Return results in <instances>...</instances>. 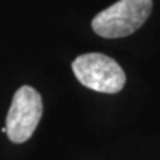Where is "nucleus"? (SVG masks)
<instances>
[{"instance_id": "obj_1", "label": "nucleus", "mask_w": 160, "mask_h": 160, "mask_svg": "<svg viewBox=\"0 0 160 160\" xmlns=\"http://www.w3.org/2000/svg\"><path fill=\"white\" fill-rule=\"evenodd\" d=\"M152 11V0H119L98 13L92 29L106 39L124 38L146 23Z\"/></svg>"}, {"instance_id": "obj_2", "label": "nucleus", "mask_w": 160, "mask_h": 160, "mask_svg": "<svg viewBox=\"0 0 160 160\" xmlns=\"http://www.w3.org/2000/svg\"><path fill=\"white\" fill-rule=\"evenodd\" d=\"M75 76L84 87L98 92L116 93L126 84V73L122 67L103 53H84L72 63Z\"/></svg>"}, {"instance_id": "obj_3", "label": "nucleus", "mask_w": 160, "mask_h": 160, "mask_svg": "<svg viewBox=\"0 0 160 160\" xmlns=\"http://www.w3.org/2000/svg\"><path fill=\"white\" fill-rule=\"evenodd\" d=\"M43 115L40 93L29 86L20 87L13 95L8 109L6 127L7 136L12 143H24L33 135Z\"/></svg>"}]
</instances>
